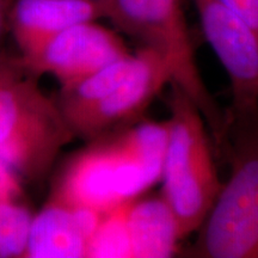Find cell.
<instances>
[{
  "label": "cell",
  "instance_id": "6",
  "mask_svg": "<svg viewBox=\"0 0 258 258\" xmlns=\"http://www.w3.org/2000/svg\"><path fill=\"white\" fill-rule=\"evenodd\" d=\"M167 84H171V76L165 61L143 47L134 54L131 73L114 90L66 122L74 138L91 141L139 121Z\"/></svg>",
  "mask_w": 258,
  "mask_h": 258
},
{
  "label": "cell",
  "instance_id": "1",
  "mask_svg": "<svg viewBox=\"0 0 258 258\" xmlns=\"http://www.w3.org/2000/svg\"><path fill=\"white\" fill-rule=\"evenodd\" d=\"M19 55L0 53V161L22 180L48 176L74 135Z\"/></svg>",
  "mask_w": 258,
  "mask_h": 258
},
{
  "label": "cell",
  "instance_id": "2",
  "mask_svg": "<svg viewBox=\"0 0 258 258\" xmlns=\"http://www.w3.org/2000/svg\"><path fill=\"white\" fill-rule=\"evenodd\" d=\"M221 146L230 176L200 226L189 256L258 258V108L226 114Z\"/></svg>",
  "mask_w": 258,
  "mask_h": 258
},
{
  "label": "cell",
  "instance_id": "3",
  "mask_svg": "<svg viewBox=\"0 0 258 258\" xmlns=\"http://www.w3.org/2000/svg\"><path fill=\"white\" fill-rule=\"evenodd\" d=\"M170 85L161 195L175 214L183 239L205 221L222 183L201 111L178 86Z\"/></svg>",
  "mask_w": 258,
  "mask_h": 258
},
{
  "label": "cell",
  "instance_id": "9",
  "mask_svg": "<svg viewBox=\"0 0 258 258\" xmlns=\"http://www.w3.org/2000/svg\"><path fill=\"white\" fill-rule=\"evenodd\" d=\"M103 213L50 198L34 215L24 258L86 257Z\"/></svg>",
  "mask_w": 258,
  "mask_h": 258
},
{
  "label": "cell",
  "instance_id": "17",
  "mask_svg": "<svg viewBox=\"0 0 258 258\" xmlns=\"http://www.w3.org/2000/svg\"><path fill=\"white\" fill-rule=\"evenodd\" d=\"M14 0H0V37L4 34L5 29L9 28V16Z\"/></svg>",
  "mask_w": 258,
  "mask_h": 258
},
{
  "label": "cell",
  "instance_id": "5",
  "mask_svg": "<svg viewBox=\"0 0 258 258\" xmlns=\"http://www.w3.org/2000/svg\"><path fill=\"white\" fill-rule=\"evenodd\" d=\"M157 179L104 134L71 157L56 177L50 198L104 213L138 198Z\"/></svg>",
  "mask_w": 258,
  "mask_h": 258
},
{
  "label": "cell",
  "instance_id": "15",
  "mask_svg": "<svg viewBox=\"0 0 258 258\" xmlns=\"http://www.w3.org/2000/svg\"><path fill=\"white\" fill-rule=\"evenodd\" d=\"M19 196H23L21 178L3 161H0V199Z\"/></svg>",
  "mask_w": 258,
  "mask_h": 258
},
{
  "label": "cell",
  "instance_id": "11",
  "mask_svg": "<svg viewBox=\"0 0 258 258\" xmlns=\"http://www.w3.org/2000/svg\"><path fill=\"white\" fill-rule=\"evenodd\" d=\"M128 227L132 258H167L178 251V222L161 194L132 200Z\"/></svg>",
  "mask_w": 258,
  "mask_h": 258
},
{
  "label": "cell",
  "instance_id": "10",
  "mask_svg": "<svg viewBox=\"0 0 258 258\" xmlns=\"http://www.w3.org/2000/svg\"><path fill=\"white\" fill-rule=\"evenodd\" d=\"M99 18H105V10L91 0H14L9 28L25 60L64 29Z\"/></svg>",
  "mask_w": 258,
  "mask_h": 258
},
{
  "label": "cell",
  "instance_id": "18",
  "mask_svg": "<svg viewBox=\"0 0 258 258\" xmlns=\"http://www.w3.org/2000/svg\"><path fill=\"white\" fill-rule=\"evenodd\" d=\"M91 2H95V3H97V4H101L103 8H104L105 15H106V8H108L109 3H110L111 0H91Z\"/></svg>",
  "mask_w": 258,
  "mask_h": 258
},
{
  "label": "cell",
  "instance_id": "12",
  "mask_svg": "<svg viewBox=\"0 0 258 258\" xmlns=\"http://www.w3.org/2000/svg\"><path fill=\"white\" fill-rule=\"evenodd\" d=\"M106 135L122 152L141 164L157 180L160 179L167 141L166 122L137 121Z\"/></svg>",
  "mask_w": 258,
  "mask_h": 258
},
{
  "label": "cell",
  "instance_id": "16",
  "mask_svg": "<svg viewBox=\"0 0 258 258\" xmlns=\"http://www.w3.org/2000/svg\"><path fill=\"white\" fill-rule=\"evenodd\" d=\"M258 34V0H221Z\"/></svg>",
  "mask_w": 258,
  "mask_h": 258
},
{
  "label": "cell",
  "instance_id": "14",
  "mask_svg": "<svg viewBox=\"0 0 258 258\" xmlns=\"http://www.w3.org/2000/svg\"><path fill=\"white\" fill-rule=\"evenodd\" d=\"M32 218L22 196L0 199V258H24Z\"/></svg>",
  "mask_w": 258,
  "mask_h": 258
},
{
  "label": "cell",
  "instance_id": "4",
  "mask_svg": "<svg viewBox=\"0 0 258 258\" xmlns=\"http://www.w3.org/2000/svg\"><path fill=\"white\" fill-rule=\"evenodd\" d=\"M105 18L161 56L170 71L171 84L195 103L215 144L220 146L226 115L200 73L180 0H111Z\"/></svg>",
  "mask_w": 258,
  "mask_h": 258
},
{
  "label": "cell",
  "instance_id": "13",
  "mask_svg": "<svg viewBox=\"0 0 258 258\" xmlns=\"http://www.w3.org/2000/svg\"><path fill=\"white\" fill-rule=\"evenodd\" d=\"M132 200L103 213L101 221L89 240L86 257L132 258L128 227V209Z\"/></svg>",
  "mask_w": 258,
  "mask_h": 258
},
{
  "label": "cell",
  "instance_id": "7",
  "mask_svg": "<svg viewBox=\"0 0 258 258\" xmlns=\"http://www.w3.org/2000/svg\"><path fill=\"white\" fill-rule=\"evenodd\" d=\"M208 43L231 83L230 112L258 108V34L221 0H192Z\"/></svg>",
  "mask_w": 258,
  "mask_h": 258
},
{
  "label": "cell",
  "instance_id": "8",
  "mask_svg": "<svg viewBox=\"0 0 258 258\" xmlns=\"http://www.w3.org/2000/svg\"><path fill=\"white\" fill-rule=\"evenodd\" d=\"M129 54L123 41L114 31L92 21L64 29L35 55L21 59L37 77L50 74L63 89Z\"/></svg>",
  "mask_w": 258,
  "mask_h": 258
}]
</instances>
